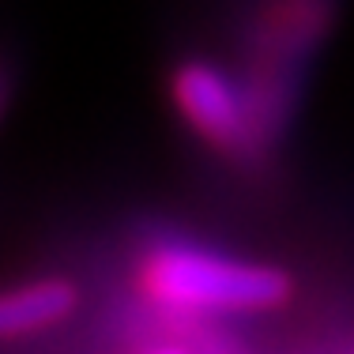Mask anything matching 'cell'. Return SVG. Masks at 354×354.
I'll return each mask as SVG.
<instances>
[{
    "label": "cell",
    "instance_id": "6da1fadb",
    "mask_svg": "<svg viewBox=\"0 0 354 354\" xmlns=\"http://www.w3.org/2000/svg\"><path fill=\"white\" fill-rule=\"evenodd\" d=\"M136 290L147 306L174 317L268 313L290 301L294 283L283 268L238 260L189 241H158L136 260Z\"/></svg>",
    "mask_w": 354,
    "mask_h": 354
},
{
    "label": "cell",
    "instance_id": "7a4b0ae2",
    "mask_svg": "<svg viewBox=\"0 0 354 354\" xmlns=\"http://www.w3.org/2000/svg\"><path fill=\"white\" fill-rule=\"evenodd\" d=\"M174 109L192 132L218 151H238L252 136V102L234 75L212 61H185L170 75Z\"/></svg>",
    "mask_w": 354,
    "mask_h": 354
},
{
    "label": "cell",
    "instance_id": "3957f363",
    "mask_svg": "<svg viewBox=\"0 0 354 354\" xmlns=\"http://www.w3.org/2000/svg\"><path fill=\"white\" fill-rule=\"evenodd\" d=\"M80 306V294L68 279H35L0 298V332L4 339H27L68 320Z\"/></svg>",
    "mask_w": 354,
    "mask_h": 354
},
{
    "label": "cell",
    "instance_id": "277c9868",
    "mask_svg": "<svg viewBox=\"0 0 354 354\" xmlns=\"http://www.w3.org/2000/svg\"><path fill=\"white\" fill-rule=\"evenodd\" d=\"M143 354H196V351L185 347V343H155V347H147Z\"/></svg>",
    "mask_w": 354,
    "mask_h": 354
}]
</instances>
